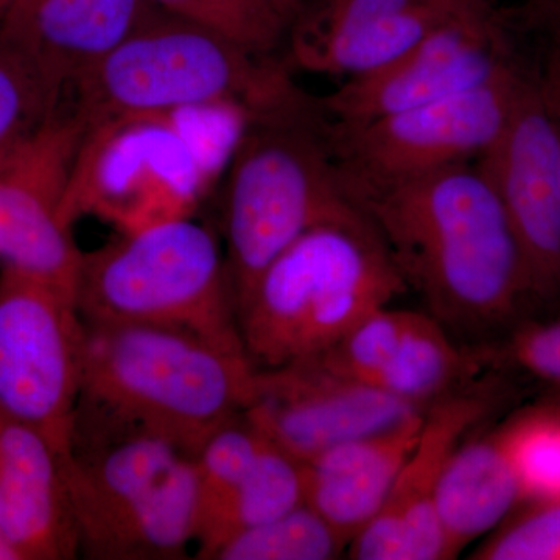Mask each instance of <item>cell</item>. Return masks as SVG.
Returning a JSON list of instances; mask_svg holds the SVG:
<instances>
[{
    "label": "cell",
    "mask_w": 560,
    "mask_h": 560,
    "mask_svg": "<svg viewBox=\"0 0 560 560\" xmlns=\"http://www.w3.org/2000/svg\"><path fill=\"white\" fill-rule=\"evenodd\" d=\"M523 79L515 68L485 86L366 124L341 127L323 116L350 194L480 160L506 127Z\"/></svg>",
    "instance_id": "obj_7"
},
{
    "label": "cell",
    "mask_w": 560,
    "mask_h": 560,
    "mask_svg": "<svg viewBox=\"0 0 560 560\" xmlns=\"http://www.w3.org/2000/svg\"><path fill=\"white\" fill-rule=\"evenodd\" d=\"M62 105V94L0 43V164Z\"/></svg>",
    "instance_id": "obj_26"
},
{
    "label": "cell",
    "mask_w": 560,
    "mask_h": 560,
    "mask_svg": "<svg viewBox=\"0 0 560 560\" xmlns=\"http://www.w3.org/2000/svg\"><path fill=\"white\" fill-rule=\"evenodd\" d=\"M510 390L477 386L445 394L423 412L422 430L381 512L353 537L359 560L453 559L436 510V490L467 431L504 404Z\"/></svg>",
    "instance_id": "obj_13"
},
{
    "label": "cell",
    "mask_w": 560,
    "mask_h": 560,
    "mask_svg": "<svg viewBox=\"0 0 560 560\" xmlns=\"http://www.w3.org/2000/svg\"><path fill=\"white\" fill-rule=\"evenodd\" d=\"M490 353L495 363L560 389V316L523 320Z\"/></svg>",
    "instance_id": "obj_29"
},
{
    "label": "cell",
    "mask_w": 560,
    "mask_h": 560,
    "mask_svg": "<svg viewBox=\"0 0 560 560\" xmlns=\"http://www.w3.org/2000/svg\"><path fill=\"white\" fill-rule=\"evenodd\" d=\"M10 0H0V18H2L3 11L9 7Z\"/></svg>",
    "instance_id": "obj_34"
},
{
    "label": "cell",
    "mask_w": 560,
    "mask_h": 560,
    "mask_svg": "<svg viewBox=\"0 0 560 560\" xmlns=\"http://www.w3.org/2000/svg\"><path fill=\"white\" fill-rule=\"evenodd\" d=\"M530 18L547 33L550 47L560 49V0H530Z\"/></svg>",
    "instance_id": "obj_32"
},
{
    "label": "cell",
    "mask_w": 560,
    "mask_h": 560,
    "mask_svg": "<svg viewBox=\"0 0 560 560\" xmlns=\"http://www.w3.org/2000/svg\"><path fill=\"white\" fill-rule=\"evenodd\" d=\"M486 5L490 0H434L352 31L290 43V62L305 72L355 79L397 60L445 21Z\"/></svg>",
    "instance_id": "obj_20"
},
{
    "label": "cell",
    "mask_w": 560,
    "mask_h": 560,
    "mask_svg": "<svg viewBox=\"0 0 560 560\" xmlns=\"http://www.w3.org/2000/svg\"><path fill=\"white\" fill-rule=\"evenodd\" d=\"M0 526L21 560L80 552L68 456L46 434L0 415Z\"/></svg>",
    "instance_id": "obj_16"
},
{
    "label": "cell",
    "mask_w": 560,
    "mask_h": 560,
    "mask_svg": "<svg viewBox=\"0 0 560 560\" xmlns=\"http://www.w3.org/2000/svg\"><path fill=\"white\" fill-rule=\"evenodd\" d=\"M194 455H184L109 541L102 560H175L200 533Z\"/></svg>",
    "instance_id": "obj_21"
},
{
    "label": "cell",
    "mask_w": 560,
    "mask_h": 560,
    "mask_svg": "<svg viewBox=\"0 0 560 560\" xmlns=\"http://www.w3.org/2000/svg\"><path fill=\"white\" fill-rule=\"evenodd\" d=\"M523 500L560 499V412L536 411L501 429Z\"/></svg>",
    "instance_id": "obj_27"
},
{
    "label": "cell",
    "mask_w": 560,
    "mask_h": 560,
    "mask_svg": "<svg viewBox=\"0 0 560 560\" xmlns=\"http://www.w3.org/2000/svg\"><path fill=\"white\" fill-rule=\"evenodd\" d=\"M370 221L350 194L318 102L250 117L231 153L224 200L235 304L305 232Z\"/></svg>",
    "instance_id": "obj_4"
},
{
    "label": "cell",
    "mask_w": 560,
    "mask_h": 560,
    "mask_svg": "<svg viewBox=\"0 0 560 560\" xmlns=\"http://www.w3.org/2000/svg\"><path fill=\"white\" fill-rule=\"evenodd\" d=\"M407 291L371 221L324 224L283 249L238 304L243 349L257 370L311 359Z\"/></svg>",
    "instance_id": "obj_5"
},
{
    "label": "cell",
    "mask_w": 560,
    "mask_h": 560,
    "mask_svg": "<svg viewBox=\"0 0 560 560\" xmlns=\"http://www.w3.org/2000/svg\"><path fill=\"white\" fill-rule=\"evenodd\" d=\"M423 410L337 374L311 357L275 370H257L245 415L265 440L305 464Z\"/></svg>",
    "instance_id": "obj_12"
},
{
    "label": "cell",
    "mask_w": 560,
    "mask_h": 560,
    "mask_svg": "<svg viewBox=\"0 0 560 560\" xmlns=\"http://www.w3.org/2000/svg\"><path fill=\"white\" fill-rule=\"evenodd\" d=\"M256 374L237 346L172 327L84 320L77 410L153 431L195 455L246 411Z\"/></svg>",
    "instance_id": "obj_2"
},
{
    "label": "cell",
    "mask_w": 560,
    "mask_h": 560,
    "mask_svg": "<svg viewBox=\"0 0 560 560\" xmlns=\"http://www.w3.org/2000/svg\"><path fill=\"white\" fill-rule=\"evenodd\" d=\"M191 24L264 57L289 35L302 0H149Z\"/></svg>",
    "instance_id": "obj_23"
},
{
    "label": "cell",
    "mask_w": 560,
    "mask_h": 560,
    "mask_svg": "<svg viewBox=\"0 0 560 560\" xmlns=\"http://www.w3.org/2000/svg\"><path fill=\"white\" fill-rule=\"evenodd\" d=\"M506 210L536 308H560V173L555 127L525 75L499 139L477 161Z\"/></svg>",
    "instance_id": "obj_11"
},
{
    "label": "cell",
    "mask_w": 560,
    "mask_h": 560,
    "mask_svg": "<svg viewBox=\"0 0 560 560\" xmlns=\"http://www.w3.org/2000/svg\"><path fill=\"white\" fill-rule=\"evenodd\" d=\"M474 551L478 560H560V499L530 501Z\"/></svg>",
    "instance_id": "obj_28"
},
{
    "label": "cell",
    "mask_w": 560,
    "mask_h": 560,
    "mask_svg": "<svg viewBox=\"0 0 560 560\" xmlns=\"http://www.w3.org/2000/svg\"><path fill=\"white\" fill-rule=\"evenodd\" d=\"M429 2L434 0H302L289 31L290 43L326 38Z\"/></svg>",
    "instance_id": "obj_30"
},
{
    "label": "cell",
    "mask_w": 560,
    "mask_h": 560,
    "mask_svg": "<svg viewBox=\"0 0 560 560\" xmlns=\"http://www.w3.org/2000/svg\"><path fill=\"white\" fill-rule=\"evenodd\" d=\"M353 197L445 329L506 335L537 311L506 210L477 161Z\"/></svg>",
    "instance_id": "obj_1"
},
{
    "label": "cell",
    "mask_w": 560,
    "mask_h": 560,
    "mask_svg": "<svg viewBox=\"0 0 560 560\" xmlns=\"http://www.w3.org/2000/svg\"><path fill=\"white\" fill-rule=\"evenodd\" d=\"M305 503L304 463L265 440L245 478L198 536V558L212 559L224 541Z\"/></svg>",
    "instance_id": "obj_22"
},
{
    "label": "cell",
    "mask_w": 560,
    "mask_h": 560,
    "mask_svg": "<svg viewBox=\"0 0 560 560\" xmlns=\"http://www.w3.org/2000/svg\"><path fill=\"white\" fill-rule=\"evenodd\" d=\"M0 560H21L13 545L10 544L9 537L3 533L0 526Z\"/></svg>",
    "instance_id": "obj_33"
},
{
    "label": "cell",
    "mask_w": 560,
    "mask_h": 560,
    "mask_svg": "<svg viewBox=\"0 0 560 560\" xmlns=\"http://www.w3.org/2000/svg\"><path fill=\"white\" fill-rule=\"evenodd\" d=\"M327 360L346 377L422 408L455 389L475 368L430 313L389 305L353 327Z\"/></svg>",
    "instance_id": "obj_15"
},
{
    "label": "cell",
    "mask_w": 560,
    "mask_h": 560,
    "mask_svg": "<svg viewBox=\"0 0 560 560\" xmlns=\"http://www.w3.org/2000/svg\"><path fill=\"white\" fill-rule=\"evenodd\" d=\"M149 0H10L0 43L65 95L81 73L145 20Z\"/></svg>",
    "instance_id": "obj_17"
},
{
    "label": "cell",
    "mask_w": 560,
    "mask_h": 560,
    "mask_svg": "<svg viewBox=\"0 0 560 560\" xmlns=\"http://www.w3.org/2000/svg\"><path fill=\"white\" fill-rule=\"evenodd\" d=\"M536 81L555 127L560 173V49H548L547 60Z\"/></svg>",
    "instance_id": "obj_31"
},
{
    "label": "cell",
    "mask_w": 560,
    "mask_h": 560,
    "mask_svg": "<svg viewBox=\"0 0 560 560\" xmlns=\"http://www.w3.org/2000/svg\"><path fill=\"white\" fill-rule=\"evenodd\" d=\"M423 412L304 464L305 503L352 541L381 512L422 430Z\"/></svg>",
    "instance_id": "obj_18"
},
{
    "label": "cell",
    "mask_w": 560,
    "mask_h": 560,
    "mask_svg": "<svg viewBox=\"0 0 560 560\" xmlns=\"http://www.w3.org/2000/svg\"><path fill=\"white\" fill-rule=\"evenodd\" d=\"M179 18H149L70 84L86 132L167 119L186 110L238 108L264 116L308 101L285 69Z\"/></svg>",
    "instance_id": "obj_3"
},
{
    "label": "cell",
    "mask_w": 560,
    "mask_h": 560,
    "mask_svg": "<svg viewBox=\"0 0 560 560\" xmlns=\"http://www.w3.org/2000/svg\"><path fill=\"white\" fill-rule=\"evenodd\" d=\"M86 127L61 108L0 164V261L77 298L84 253L66 198Z\"/></svg>",
    "instance_id": "obj_9"
},
{
    "label": "cell",
    "mask_w": 560,
    "mask_h": 560,
    "mask_svg": "<svg viewBox=\"0 0 560 560\" xmlns=\"http://www.w3.org/2000/svg\"><path fill=\"white\" fill-rule=\"evenodd\" d=\"M492 5L445 21L382 69L346 80L318 102L331 125H360L485 86L514 70Z\"/></svg>",
    "instance_id": "obj_10"
},
{
    "label": "cell",
    "mask_w": 560,
    "mask_h": 560,
    "mask_svg": "<svg viewBox=\"0 0 560 560\" xmlns=\"http://www.w3.org/2000/svg\"><path fill=\"white\" fill-rule=\"evenodd\" d=\"M77 305L88 323L172 327L243 348L226 254L189 217L125 232L84 254Z\"/></svg>",
    "instance_id": "obj_6"
},
{
    "label": "cell",
    "mask_w": 560,
    "mask_h": 560,
    "mask_svg": "<svg viewBox=\"0 0 560 560\" xmlns=\"http://www.w3.org/2000/svg\"><path fill=\"white\" fill-rule=\"evenodd\" d=\"M349 547L323 515L307 503L232 539L210 560H330Z\"/></svg>",
    "instance_id": "obj_24"
},
{
    "label": "cell",
    "mask_w": 560,
    "mask_h": 560,
    "mask_svg": "<svg viewBox=\"0 0 560 560\" xmlns=\"http://www.w3.org/2000/svg\"><path fill=\"white\" fill-rule=\"evenodd\" d=\"M522 501L521 480L501 430L459 444L436 490L438 515L453 558L499 528Z\"/></svg>",
    "instance_id": "obj_19"
},
{
    "label": "cell",
    "mask_w": 560,
    "mask_h": 560,
    "mask_svg": "<svg viewBox=\"0 0 560 560\" xmlns=\"http://www.w3.org/2000/svg\"><path fill=\"white\" fill-rule=\"evenodd\" d=\"M264 442L260 431L242 412L213 431L195 453L201 501L200 533L248 474Z\"/></svg>",
    "instance_id": "obj_25"
},
{
    "label": "cell",
    "mask_w": 560,
    "mask_h": 560,
    "mask_svg": "<svg viewBox=\"0 0 560 560\" xmlns=\"http://www.w3.org/2000/svg\"><path fill=\"white\" fill-rule=\"evenodd\" d=\"M184 455L190 453L153 431L77 411L68 477L80 552L102 560L117 530Z\"/></svg>",
    "instance_id": "obj_14"
},
{
    "label": "cell",
    "mask_w": 560,
    "mask_h": 560,
    "mask_svg": "<svg viewBox=\"0 0 560 560\" xmlns=\"http://www.w3.org/2000/svg\"><path fill=\"white\" fill-rule=\"evenodd\" d=\"M84 320L77 298L0 272V415L27 423L69 456L83 389Z\"/></svg>",
    "instance_id": "obj_8"
}]
</instances>
